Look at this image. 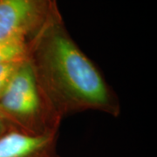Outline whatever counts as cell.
I'll use <instances>...</instances> for the list:
<instances>
[{"mask_svg":"<svg viewBox=\"0 0 157 157\" xmlns=\"http://www.w3.org/2000/svg\"><path fill=\"white\" fill-rule=\"evenodd\" d=\"M37 81L59 115L96 111L120 116L117 94L68 33L61 13L28 47Z\"/></svg>","mask_w":157,"mask_h":157,"instance_id":"6da1fadb","label":"cell"},{"mask_svg":"<svg viewBox=\"0 0 157 157\" xmlns=\"http://www.w3.org/2000/svg\"><path fill=\"white\" fill-rule=\"evenodd\" d=\"M0 115L11 129L34 136L55 135L63 121L37 81L26 58L0 97Z\"/></svg>","mask_w":157,"mask_h":157,"instance_id":"7a4b0ae2","label":"cell"},{"mask_svg":"<svg viewBox=\"0 0 157 157\" xmlns=\"http://www.w3.org/2000/svg\"><path fill=\"white\" fill-rule=\"evenodd\" d=\"M60 13L58 0H0V44L28 49Z\"/></svg>","mask_w":157,"mask_h":157,"instance_id":"3957f363","label":"cell"},{"mask_svg":"<svg viewBox=\"0 0 157 157\" xmlns=\"http://www.w3.org/2000/svg\"><path fill=\"white\" fill-rule=\"evenodd\" d=\"M58 135L34 136L9 129L0 137V157H55Z\"/></svg>","mask_w":157,"mask_h":157,"instance_id":"277c9868","label":"cell"},{"mask_svg":"<svg viewBox=\"0 0 157 157\" xmlns=\"http://www.w3.org/2000/svg\"><path fill=\"white\" fill-rule=\"evenodd\" d=\"M25 59L0 63V97L7 88L18 67Z\"/></svg>","mask_w":157,"mask_h":157,"instance_id":"5b68a950","label":"cell"},{"mask_svg":"<svg viewBox=\"0 0 157 157\" xmlns=\"http://www.w3.org/2000/svg\"><path fill=\"white\" fill-rule=\"evenodd\" d=\"M27 48L0 44V63L27 58Z\"/></svg>","mask_w":157,"mask_h":157,"instance_id":"8992f818","label":"cell"},{"mask_svg":"<svg viewBox=\"0 0 157 157\" xmlns=\"http://www.w3.org/2000/svg\"><path fill=\"white\" fill-rule=\"evenodd\" d=\"M9 129H11L10 127L8 126V124L6 123V121L0 115V137L4 135L5 133H6Z\"/></svg>","mask_w":157,"mask_h":157,"instance_id":"52a82bcc","label":"cell"},{"mask_svg":"<svg viewBox=\"0 0 157 157\" xmlns=\"http://www.w3.org/2000/svg\"><path fill=\"white\" fill-rule=\"evenodd\" d=\"M55 157H60V156H59V155H56V156H55Z\"/></svg>","mask_w":157,"mask_h":157,"instance_id":"ba28073f","label":"cell"}]
</instances>
